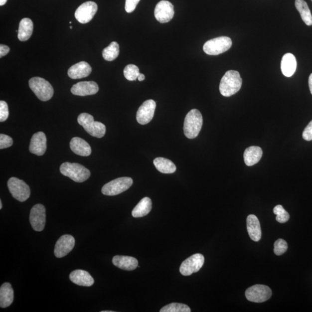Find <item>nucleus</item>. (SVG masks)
I'll list each match as a JSON object with an SVG mask.
<instances>
[{"label":"nucleus","instance_id":"2eb2a0df","mask_svg":"<svg viewBox=\"0 0 312 312\" xmlns=\"http://www.w3.org/2000/svg\"><path fill=\"white\" fill-rule=\"evenodd\" d=\"M75 244V238L70 235H64L58 239L55 248L54 255L57 258H62L74 249Z\"/></svg>","mask_w":312,"mask_h":312},{"label":"nucleus","instance_id":"72a5a7b5","mask_svg":"<svg viewBox=\"0 0 312 312\" xmlns=\"http://www.w3.org/2000/svg\"><path fill=\"white\" fill-rule=\"evenodd\" d=\"M288 245L287 242L282 239H279L274 244V253L276 255L281 256L288 250Z\"/></svg>","mask_w":312,"mask_h":312},{"label":"nucleus","instance_id":"0eeeda50","mask_svg":"<svg viewBox=\"0 0 312 312\" xmlns=\"http://www.w3.org/2000/svg\"><path fill=\"white\" fill-rule=\"evenodd\" d=\"M133 180L129 177H122L105 184L101 190L104 195H117L128 190L132 186Z\"/></svg>","mask_w":312,"mask_h":312},{"label":"nucleus","instance_id":"49530a36","mask_svg":"<svg viewBox=\"0 0 312 312\" xmlns=\"http://www.w3.org/2000/svg\"></svg>","mask_w":312,"mask_h":312},{"label":"nucleus","instance_id":"39448f33","mask_svg":"<svg viewBox=\"0 0 312 312\" xmlns=\"http://www.w3.org/2000/svg\"><path fill=\"white\" fill-rule=\"evenodd\" d=\"M29 86L35 96L41 101H49L53 96L54 90L52 86L43 78H32L29 81Z\"/></svg>","mask_w":312,"mask_h":312},{"label":"nucleus","instance_id":"37998d69","mask_svg":"<svg viewBox=\"0 0 312 312\" xmlns=\"http://www.w3.org/2000/svg\"><path fill=\"white\" fill-rule=\"evenodd\" d=\"M2 208V203L1 200L0 201V209H1Z\"/></svg>","mask_w":312,"mask_h":312},{"label":"nucleus","instance_id":"dca6fc26","mask_svg":"<svg viewBox=\"0 0 312 312\" xmlns=\"http://www.w3.org/2000/svg\"><path fill=\"white\" fill-rule=\"evenodd\" d=\"M97 83L94 81L78 82L72 87L71 92L76 96H87L94 95L99 92Z\"/></svg>","mask_w":312,"mask_h":312},{"label":"nucleus","instance_id":"f257e3e1","mask_svg":"<svg viewBox=\"0 0 312 312\" xmlns=\"http://www.w3.org/2000/svg\"><path fill=\"white\" fill-rule=\"evenodd\" d=\"M242 84V79L238 71H228L221 79L220 92L224 97H230L239 92Z\"/></svg>","mask_w":312,"mask_h":312},{"label":"nucleus","instance_id":"cd10ccee","mask_svg":"<svg viewBox=\"0 0 312 312\" xmlns=\"http://www.w3.org/2000/svg\"><path fill=\"white\" fill-rule=\"evenodd\" d=\"M154 164L156 169L162 173H172L176 170L175 165L169 159L164 157L155 158Z\"/></svg>","mask_w":312,"mask_h":312},{"label":"nucleus","instance_id":"473e14b6","mask_svg":"<svg viewBox=\"0 0 312 312\" xmlns=\"http://www.w3.org/2000/svg\"><path fill=\"white\" fill-rule=\"evenodd\" d=\"M274 213L277 215L276 220L279 223H285L290 219V215L288 212L281 205L276 206L274 208Z\"/></svg>","mask_w":312,"mask_h":312},{"label":"nucleus","instance_id":"aec40b11","mask_svg":"<svg viewBox=\"0 0 312 312\" xmlns=\"http://www.w3.org/2000/svg\"><path fill=\"white\" fill-rule=\"evenodd\" d=\"M71 281L81 286L90 287L93 285L94 281L88 272L78 270L72 272L70 275Z\"/></svg>","mask_w":312,"mask_h":312},{"label":"nucleus","instance_id":"6ab92c4d","mask_svg":"<svg viewBox=\"0 0 312 312\" xmlns=\"http://www.w3.org/2000/svg\"><path fill=\"white\" fill-rule=\"evenodd\" d=\"M114 266L120 269L126 271L136 270L139 266V261L134 257L126 256H116L112 259Z\"/></svg>","mask_w":312,"mask_h":312},{"label":"nucleus","instance_id":"f03ea898","mask_svg":"<svg viewBox=\"0 0 312 312\" xmlns=\"http://www.w3.org/2000/svg\"><path fill=\"white\" fill-rule=\"evenodd\" d=\"M203 124L201 112L196 109L191 110L185 118L183 130L188 139H194L198 136Z\"/></svg>","mask_w":312,"mask_h":312},{"label":"nucleus","instance_id":"1a4fd4ad","mask_svg":"<svg viewBox=\"0 0 312 312\" xmlns=\"http://www.w3.org/2000/svg\"><path fill=\"white\" fill-rule=\"evenodd\" d=\"M246 299L251 302L261 303L266 302L272 296V290L269 287L256 285L250 287L245 292Z\"/></svg>","mask_w":312,"mask_h":312},{"label":"nucleus","instance_id":"4468645a","mask_svg":"<svg viewBox=\"0 0 312 312\" xmlns=\"http://www.w3.org/2000/svg\"><path fill=\"white\" fill-rule=\"evenodd\" d=\"M156 104L153 100H148L141 105L137 112V121L139 124L145 125L154 118Z\"/></svg>","mask_w":312,"mask_h":312},{"label":"nucleus","instance_id":"f704fd0d","mask_svg":"<svg viewBox=\"0 0 312 312\" xmlns=\"http://www.w3.org/2000/svg\"><path fill=\"white\" fill-rule=\"evenodd\" d=\"M9 117L8 104L4 101H0V122L6 121Z\"/></svg>","mask_w":312,"mask_h":312},{"label":"nucleus","instance_id":"f8f14e48","mask_svg":"<svg viewBox=\"0 0 312 312\" xmlns=\"http://www.w3.org/2000/svg\"><path fill=\"white\" fill-rule=\"evenodd\" d=\"M30 221L35 231L44 229L46 223V209L42 204H36L32 208L30 214Z\"/></svg>","mask_w":312,"mask_h":312},{"label":"nucleus","instance_id":"bb28decb","mask_svg":"<svg viewBox=\"0 0 312 312\" xmlns=\"http://www.w3.org/2000/svg\"><path fill=\"white\" fill-rule=\"evenodd\" d=\"M152 208V202L151 198L145 197L141 199L139 204L134 208L132 216L134 217H143L150 213Z\"/></svg>","mask_w":312,"mask_h":312},{"label":"nucleus","instance_id":"20e7f679","mask_svg":"<svg viewBox=\"0 0 312 312\" xmlns=\"http://www.w3.org/2000/svg\"><path fill=\"white\" fill-rule=\"evenodd\" d=\"M78 122L90 136L98 139L103 138L106 133V127L102 123L94 121L93 116L89 114H80Z\"/></svg>","mask_w":312,"mask_h":312},{"label":"nucleus","instance_id":"c9c22d12","mask_svg":"<svg viewBox=\"0 0 312 312\" xmlns=\"http://www.w3.org/2000/svg\"><path fill=\"white\" fill-rule=\"evenodd\" d=\"M13 145V140L12 138L9 136L5 135V134H0V149L3 150L9 148Z\"/></svg>","mask_w":312,"mask_h":312},{"label":"nucleus","instance_id":"c85d7f7f","mask_svg":"<svg viewBox=\"0 0 312 312\" xmlns=\"http://www.w3.org/2000/svg\"><path fill=\"white\" fill-rule=\"evenodd\" d=\"M295 5L297 9L300 13L304 22L307 26H312V15L307 3L304 0H296Z\"/></svg>","mask_w":312,"mask_h":312},{"label":"nucleus","instance_id":"9b49d317","mask_svg":"<svg viewBox=\"0 0 312 312\" xmlns=\"http://www.w3.org/2000/svg\"><path fill=\"white\" fill-rule=\"evenodd\" d=\"M98 10V6L93 1L85 2L76 10L75 16L79 23L86 24L91 21Z\"/></svg>","mask_w":312,"mask_h":312},{"label":"nucleus","instance_id":"a19ab883","mask_svg":"<svg viewBox=\"0 0 312 312\" xmlns=\"http://www.w3.org/2000/svg\"><path fill=\"white\" fill-rule=\"evenodd\" d=\"M145 75L143 74H141L140 73L139 77H138V79H139V81H143L144 80H145Z\"/></svg>","mask_w":312,"mask_h":312},{"label":"nucleus","instance_id":"2f4dec72","mask_svg":"<svg viewBox=\"0 0 312 312\" xmlns=\"http://www.w3.org/2000/svg\"><path fill=\"white\" fill-rule=\"evenodd\" d=\"M140 74L139 67L136 65L129 64L127 65L124 70L125 78L130 81H136Z\"/></svg>","mask_w":312,"mask_h":312},{"label":"nucleus","instance_id":"79ce46f5","mask_svg":"<svg viewBox=\"0 0 312 312\" xmlns=\"http://www.w3.org/2000/svg\"><path fill=\"white\" fill-rule=\"evenodd\" d=\"M6 1L7 0H0V5L2 6L3 5H5Z\"/></svg>","mask_w":312,"mask_h":312},{"label":"nucleus","instance_id":"c756f323","mask_svg":"<svg viewBox=\"0 0 312 312\" xmlns=\"http://www.w3.org/2000/svg\"><path fill=\"white\" fill-rule=\"evenodd\" d=\"M119 54V45L117 42H112L103 51V56L105 60L114 61Z\"/></svg>","mask_w":312,"mask_h":312},{"label":"nucleus","instance_id":"412c9836","mask_svg":"<svg viewBox=\"0 0 312 312\" xmlns=\"http://www.w3.org/2000/svg\"><path fill=\"white\" fill-rule=\"evenodd\" d=\"M70 148L76 155L81 156H89L92 154V149L84 140L74 137L71 141Z\"/></svg>","mask_w":312,"mask_h":312},{"label":"nucleus","instance_id":"9d476101","mask_svg":"<svg viewBox=\"0 0 312 312\" xmlns=\"http://www.w3.org/2000/svg\"><path fill=\"white\" fill-rule=\"evenodd\" d=\"M204 257L201 254H195L185 260L180 267V273L185 277L197 273L204 264Z\"/></svg>","mask_w":312,"mask_h":312},{"label":"nucleus","instance_id":"4c0bfd02","mask_svg":"<svg viewBox=\"0 0 312 312\" xmlns=\"http://www.w3.org/2000/svg\"><path fill=\"white\" fill-rule=\"evenodd\" d=\"M303 137L306 141H312V121L305 129L303 134Z\"/></svg>","mask_w":312,"mask_h":312},{"label":"nucleus","instance_id":"393cba45","mask_svg":"<svg viewBox=\"0 0 312 312\" xmlns=\"http://www.w3.org/2000/svg\"><path fill=\"white\" fill-rule=\"evenodd\" d=\"M13 290L11 285L5 283L0 288V307L2 308L8 307L13 303Z\"/></svg>","mask_w":312,"mask_h":312},{"label":"nucleus","instance_id":"a878e982","mask_svg":"<svg viewBox=\"0 0 312 312\" xmlns=\"http://www.w3.org/2000/svg\"><path fill=\"white\" fill-rule=\"evenodd\" d=\"M33 23L29 18H24L20 21L19 30H17L18 39L20 41H26L31 37L33 32Z\"/></svg>","mask_w":312,"mask_h":312},{"label":"nucleus","instance_id":"423d86ee","mask_svg":"<svg viewBox=\"0 0 312 312\" xmlns=\"http://www.w3.org/2000/svg\"><path fill=\"white\" fill-rule=\"evenodd\" d=\"M231 46L230 38L220 37L209 40L203 46V50L209 55L215 56L226 52L230 49Z\"/></svg>","mask_w":312,"mask_h":312},{"label":"nucleus","instance_id":"b1692460","mask_svg":"<svg viewBox=\"0 0 312 312\" xmlns=\"http://www.w3.org/2000/svg\"><path fill=\"white\" fill-rule=\"evenodd\" d=\"M263 156V151L259 147L252 146L248 148L245 151L244 158L245 164L248 166H252L257 164Z\"/></svg>","mask_w":312,"mask_h":312},{"label":"nucleus","instance_id":"e433bc0d","mask_svg":"<svg viewBox=\"0 0 312 312\" xmlns=\"http://www.w3.org/2000/svg\"><path fill=\"white\" fill-rule=\"evenodd\" d=\"M140 1V0H126V11L128 13L133 12Z\"/></svg>","mask_w":312,"mask_h":312},{"label":"nucleus","instance_id":"c03bdc74","mask_svg":"<svg viewBox=\"0 0 312 312\" xmlns=\"http://www.w3.org/2000/svg\"><path fill=\"white\" fill-rule=\"evenodd\" d=\"M102 312H114V311H102Z\"/></svg>","mask_w":312,"mask_h":312},{"label":"nucleus","instance_id":"ea45409f","mask_svg":"<svg viewBox=\"0 0 312 312\" xmlns=\"http://www.w3.org/2000/svg\"><path fill=\"white\" fill-rule=\"evenodd\" d=\"M309 86L311 93L312 94V74L310 75L309 78Z\"/></svg>","mask_w":312,"mask_h":312},{"label":"nucleus","instance_id":"6e6552de","mask_svg":"<svg viewBox=\"0 0 312 312\" xmlns=\"http://www.w3.org/2000/svg\"><path fill=\"white\" fill-rule=\"evenodd\" d=\"M8 187L13 197L20 202L26 201L30 196V188L23 180L12 177L8 181Z\"/></svg>","mask_w":312,"mask_h":312},{"label":"nucleus","instance_id":"5701e85b","mask_svg":"<svg viewBox=\"0 0 312 312\" xmlns=\"http://www.w3.org/2000/svg\"><path fill=\"white\" fill-rule=\"evenodd\" d=\"M247 229L250 238L253 241L258 242L261 238V230L258 218L254 215H250L247 217Z\"/></svg>","mask_w":312,"mask_h":312},{"label":"nucleus","instance_id":"f3484780","mask_svg":"<svg viewBox=\"0 0 312 312\" xmlns=\"http://www.w3.org/2000/svg\"><path fill=\"white\" fill-rule=\"evenodd\" d=\"M47 140L45 134L38 132L32 136L29 147L31 154L41 156L45 154L47 148Z\"/></svg>","mask_w":312,"mask_h":312},{"label":"nucleus","instance_id":"7c9ffc66","mask_svg":"<svg viewBox=\"0 0 312 312\" xmlns=\"http://www.w3.org/2000/svg\"><path fill=\"white\" fill-rule=\"evenodd\" d=\"M160 312H190L189 307L183 304L172 303L161 308Z\"/></svg>","mask_w":312,"mask_h":312},{"label":"nucleus","instance_id":"a18cd8bd","mask_svg":"<svg viewBox=\"0 0 312 312\" xmlns=\"http://www.w3.org/2000/svg\"><path fill=\"white\" fill-rule=\"evenodd\" d=\"M70 28H72V26H70Z\"/></svg>","mask_w":312,"mask_h":312},{"label":"nucleus","instance_id":"4be33fe9","mask_svg":"<svg viewBox=\"0 0 312 312\" xmlns=\"http://www.w3.org/2000/svg\"><path fill=\"white\" fill-rule=\"evenodd\" d=\"M297 69V60L292 53H286L281 61V70L285 77H291L295 73Z\"/></svg>","mask_w":312,"mask_h":312},{"label":"nucleus","instance_id":"58836bf2","mask_svg":"<svg viewBox=\"0 0 312 312\" xmlns=\"http://www.w3.org/2000/svg\"><path fill=\"white\" fill-rule=\"evenodd\" d=\"M10 49L8 46L0 45V57L5 56L9 52Z\"/></svg>","mask_w":312,"mask_h":312},{"label":"nucleus","instance_id":"a211bd4d","mask_svg":"<svg viewBox=\"0 0 312 312\" xmlns=\"http://www.w3.org/2000/svg\"><path fill=\"white\" fill-rule=\"evenodd\" d=\"M92 71V67L88 63L81 61L69 68L68 75L72 79H78L88 77Z\"/></svg>","mask_w":312,"mask_h":312},{"label":"nucleus","instance_id":"ddd939ff","mask_svg":"<svg viewBox=\"0 0 312 312\" xmlns=\"http://www.w3.org/2000/svg\"><path fill=\"white\" fill-rule=\"evenodd\" d=\"M175 12L174 7L171 3L168 1H162L158 2L155 9V16L159 23H165L171 20Z\"/></svg>","mask_w":312,"mask_h":312},{"label":"nucleus","instance_id":"7ed1b4c3","mask_svg":"<svg viewBox=\"0 0 312 312\" xmlns=\"http://www.w3.org/2000/svg\"><path fill=\"white\" fill-rule=\"evenodd\" d=\"M60 170L64 176L78 183L85 182L90 176V170L78 163L64 162L60 166Z\"/></svg>","mask_w":312,"mask_h":312}]
</instances>
